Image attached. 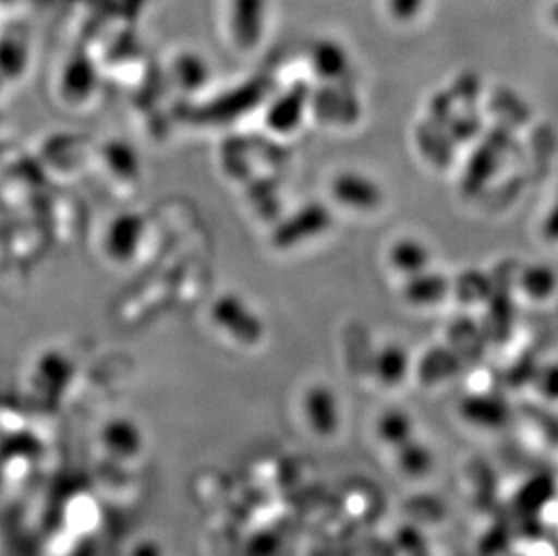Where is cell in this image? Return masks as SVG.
I'll return each instance as SVG.
<instances>
[{
	"label": "cell",
	"mask_w": 558,
	"mask_h": 556,
	"mask_svg": "<svg viewBox=\"0 0 558 556\" xmlns=\"http://www.w3.org/2000/svg\"><path fill=\"white\" fill-rule=\"evenodd\" d=\"M538 385H541V390H543L544 396L558 399V363L557 365L546 367L543 376L538 378Z\"/></svg>",
	"instance_id": "12"
},
{
	"label": "cell",
	"mask_w": 558,
	"mask_h": 556,
	"mask_svg": "<svg viewBox=\"0 0 558 556\" xmlns=\"http://www.w3.org/2000/svg\"><path fill=\"white\" fill-rule=\"evenodd\" d=\"M269 0H230V29L241 49H253L263 40L268 22Z\"/></svg>",
	"instance_id": "1"
},
{
	"label": "cell",
	"mask_w": 558,
	"mask_h": 556,
	"mask_svg": "<svg viewBox=\"0 0 558 556\" xmlns=\"http://www.w3.org/2000/svg\"><path fill=\"white\" fill-rule=\"evenodd\" d=\"M389 15L400 24H411L427 8V0H385Z\"/></svg>",
	"instance_id": "11"
},
{
	"label": "cell",
	"mask_w": 558,
	"mask_h": 556,
	"mask_svg": "<svg viewBox=\"0 0 558 556\" xmlns=\"http://www.w3.org/2000/svg\"><path fill=\"white\" fill-rule=\"evenodd\" d=\"M544 231H546V233H548V237H551V239H558V203L557 208H555V210L551 211V216H549L548 219V225H546Z\"/></svg>",
	"instance_id": "13"
},
{
	"label": "cell",
	"mask_w": 558,
	"mask_h": 556,
	"mask_svg": "<svg viewBox=\"0 0 558 556\" xmlns=\"http://www.w3.org/2000/svg\"><path fill=\"white\" fill-rule=\"evenodd\" d=\"M521 283L530 299L548 300L557 289L558 278L554 269L543 264H535L522 274Z\"/></svg>",
	"instance_id": "10"
},
{
	"label": "cell",
	"mask_w": 558,
	"mask_h": 556,
	"mask_svg": "<svg viewBox=\"0 0 558 556\" xmlns=\"http://www.w3.org/2000/svg\"><path fill=\"white\" fill-rule=\"evenodd\" d=\"M331 225V216L327 214L326 208L315 205L310 206L306 210H302L299 216L293 217L290 226H284V242L293 244V242H304L313 237L320 235L322 231L327 230V226Z\"/></svg>",
	"instance_id": "6"
},
{
	"label": "cell",
	"mask_w": 558,
	"mask_h": 556,
	"mask_svg": "<svg viewBox=\"0 0 558 556\" xmlns=\"http://www.w3.org/2000/svg\"><path fill=\"white\" fill-rule=\"evenodd\" d=\"M448 289H450V286H448V280L442 275L422 271V274L409 277V282L405 286V297L412 304L433 305L447 297Z\"/></svg>",
	"instance_id": "7"
},
{
	"label": "cell",
	"mask_w": 558,
	"mask_h": 556,
	"mask_svg": "<svg viewBox=\"0 0 558 556\" xmlns=\"http://www.w3.org/2000/svg\"><path fill=\"white\" fill-rule=\"evenodd\" d=\"M409 373V354L400 346L384 347L376 358V374L385 385H398Z\"/></svg>",
	"instance_id": "8"
},
{
	"label": "cell",
	"mask_w": 558,
	"mask_h": 556,
	"mask_svg": "<svg viewBox=\"0 0 558 556\" xmlns=\"http://www.w3.org/2000/svg\"><path fill=\"white\" fill-rule=\"evenodd\" d=\"M390 264L405 277L427 271L430 250L417 239H401L390 250Z\"/></svg>",
	"instance_id": "5"
},
{
	"label": "cell",
	"mask_w": 558,
	"mask_h": 556,
	"mask_svg": "<svg viewBox=\"0 0 558 556\" xmlns=\"http://www.w3.org/2000/svg\"><path fill=\"white\" fill-rule=\"evenodd\" d=\"M307 95L306 90H293L291 95L284 96L275 107L271 114V123L279 131H293L302 121V116L306 112Z\"/></svg>",
	"instance_id": "9"
},
{
	"label": "cell",
	"mask_w": 558,
	"mask_h": 556,
	"mask_svg": "<svg viewBox=\"0 0 558 556\" xmlns=\"http://www.w3.org/2000/svg\"><path fill=\"white\" fill-rule=\"evenodd\" d=\"M311 65L326 80L343 78L351 65L348 49L332 38H322L311 48Z\"/></svg>",
	"instance_id": "4"
},
{
	"label": "cell",
	"mask_w": 558,
	"mask_h": 556,
	"mask_svg": "<svg viewBox=\"0 0 558 556\" xmlns=\"http://www.w3.org/2000/svg\"><path fill=\"white\" fill-rule=\"evenodd\" d=\"M332 195L345 208L356 211L378 210L385 194L374 179L365 173L343 172L332 181Z\"/></svg>",
	"instance_id": "2"
},
{
	"label": "cell",
	"mask_w": 558,
	"mask_h": 556,
	"mask_svg": "<svg viewBox=\"0 0 558 556\" xmlns=\"http://www.w3.org/2000/svg\"><path fill=\"white\" fill-rule=\"evenodd\" d=\"M340 403L337 394L327 385H313L304 396V415L311 431L318 436L329 437L340 426Z\"/></svg>",
	"instance_id": "3"
}]
</instances>
